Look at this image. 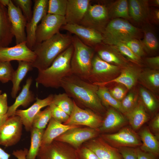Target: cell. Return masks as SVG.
<instances>
[{
	"label": "cell",
	"instance_id": "cell-41",
	"mask_svg": "<svg viewBox=\"0 0 159 159\" xmlns=\"http://www.w3.org/2000/svg\"><path fill=\"white\" fill-rule=\"evenodd\" d=\"M134 93L129 92L121 102V112L126 114L130 111L137 104V99Z\"/></svg>",
	"mask_w": 159,
	"mask_h": 159
},
{
	"label": "cell",
	"instance_id": "cell-35",
	"mask_svg": "<svg viewBox=\"0 0 159 159\" xmlns=\"http://www.w3.org/2000/svg\"><path fill=\"white\" fill-rule=\"evenodd\" d=\"M97 94L103 105L110 106L121 112V101L115 99L106 87L98 86Z\"/></svg>",
	"mask_w": 159,
	"mask_h": 159
},
{
	"label": "cell",
	"instance_id": "cell-18",
	"mask_svg": "<svg viewBox=\"0 0 159 159\" xmlns=\"http://www.w3.org/2000/svg\"><path fill=\"white\" fill-rule=\"evenodd\" d=\"M53 97V94H50L42 99L37 97L36 102L29 108L24 110H17L16 111L15 115L20 117L27 131H30L32 129V122L35 116L41 109L49 106L52 102Z\"/></svg>",
	"mask_w": 159,
	"mask_h": 159
},
{
	"label": "cell",
	"instance_id": "cell-19",
	"mask_svg": "<svg viewBox=\"0 0 159 159\" xmlns=\"http://www.w3.org/2000/svg\"><path fill=\"white\" fill-rule=\"evenodd\" d=\"M90 0H67L64 16L67 24H80L89 5Z\"/></svg>",
	"mask_w": 159,
	"mask_h": 159
},
{
	"label": "cell",
	"instance_id": "cell-51",
	"mask_svg": "<svg viewBox=\"0 0 159 159\" xmlns=\"http://www.w3.org/2000/svg\"><path fill=\"white\" fill-rule=\"evenodd\" d=\"M137 159H155L153 155L143 151L140 148H136Z\"/></svg>",
	"mask_w": 159,
	"mask_h": 159
},
{
	"label": "cell",
	"instance_id": "cell-7",
	"mask_svg": "<svg viewBox=\"0 0 159 159\" xmlns=\"http://www.w3.org/2000/svg\"><path fill=\"white\" fill-rule=\"evenodd\" d=\"M66 24L64 16L47 13L37 26L35 34V44L41 43L51 38L59 32L61 27Z\"/></svg>",
	"mask_w": 159,
	"mask_h": 159
},
{
	"label": "cell",
	"instance_id": "cell-58",
	"mask_svg": "<svg viewBox=\"0 0 159 159\" xmlns=\"http://www.w3.org/2000/svg\"><path fill=\"white\" fill-rule=\"evenodd\" d=\"M152 4L153 5L156 6H159V0H154L152 1Z\"/></svg>",
	"mask_w": 159,
	"mask_h": 159
},
{
	"label": "cell",
	"instance_id": "cell-49",
	"mask_svg": "<svg viewBox=\"0 0 159 159\" xmlns=\"http://www.w3.org/2000/svg\"><path fill=\"white\" fill-rule=\"evenodd\" d=\"M8 107L6 93H4L1 94L0 95V114L3 115L6 114Z\"/></svg>",
	"mask_w": 159,
	"mask_h": 159
},
{
	"label": "cell",
	"instance_id": "cell-21",
	"mask_svg": "<svg viewBox=\"0 0 159 159\" xmlns=\"http://www.w3.org/2000/svg\"><path fill=\"white\" fill-rule=\"evenodd\" d=\"M94 48L97 55L102 60L120 67H124L127 65V60L114 46L102 43Z\"/></svg>",
	"mask_w": 159,
	"mask_h": 159
},
{
	"label": "cell",
	"instance_id": "cell-24",
	"mask_svg": "<svg viewBox=\"0 0 159 159\" xmlns=\"http://www.w3.org/2000/svg\"><path fill=\"white\" fill-rule=\"evenodd\" d=\"M14 37L7 9L0 4V48L8 47Z\"/></svg>",
	"mask_w": 159,
	"mask_h": 159
},
{
	"label": "cell",
	"instance_id": "cell-34",
	"mask_svg": "<svg viewBox=\"0 0 159 159\" xmlns=\"http://www.w3.org/2000/svg\"><path fill=\"white\" fill-rule=\"evenodd\" d=\"M143 39L141 42L144 50L148 52L157 50L159 43L155 34L150 26L146 25L143 27Z\"/></svg>",
	"mask_w": 159,
	"mask_h": 159
},
{
	"label": "cell",
	"instance_id": "cell-26",
	"mask_svg": "<svg viewBox=\"0 0 159 159\" xmlns=\"http://www.w3.org/2000/svg\"><path fill=\"white\" fill-rule=\"evenodd\" d=\"M129 15L137 22L144 21L150 16L149 1L146 0H129L128 1Z\"/></svg>",
	"mask_w": 159,
	"mask_h": 159
},
{
	"label": "cell",
	"instance_id": "cell-56",
	"mask_svg": "<svg viewBox=\"0 0 159 159\" xmlns=\"http://www.w3.org/2000/svg\"><path fill=\"white\" fill-rule=\"evenodd\" d=\"M8 118L6 114L3 115L0 114V128L4 124Z\"/></svg>",
	"mask_w": 159,
	"mask_h": 159
},
{
	"label": "cell",
	"instance_id": "cell-11",
	"mask_svg": "<svg viewBox=\"0 0 159 159\" xmlns=\"http://www.w3.org/2000/svg\"><path fill=\"white\" fill-rule=\"evenodd\" d=\"M99 132L98 129L77 127L68 130L54 140L68 143L77 150L84 142L95 138Z\"/></svg>",
	"mask_w": 159,
	"mask_h": 159
},
{
	"label": "cell",
	"instance_id": "cell-40",
	"mask_svg": "<svg viewBox=\"0 0 159 159\" xmlns=\"http://www.w3.org/2000/svg\"><path fill=\"white\" fill-rule=\"evenodd\" d=\"M14 71L10 62L0 60V81L1 82L11 81Z\"/></svg>",
	"mask_w": 159,
	"mask_h": 159
},
{
	"label": "cell",
	"instance_id": "cell-37",
	"mask_svg": "<svg viewBox=\"0 0 159 159\" xmlns=\"http://www.w3.org/2000/svg\"><path fill=\"white\" fill-rule=\"evenodd\" d=\"M52 118L51 111L49 106L42 111H40L33 120L32 128L44 129Z\"/></svg>",
	"mask_w": 159,
	"mask_h": 159
},
{
	"label": "cell",
	"instance_id": "cell-20",
	"mask_svg": "<svg viewBox=\"0 0 159 159\" xmlns=\"http://www.w3.org/2000/svg\"><path fill=\"white\" fill-rule=\"evenodd\" d=\"M93 139L90 140L85 146L100 159H122L118 149L107 143L102 139Z\"/></svg>",
	"mask_w": 159,
	"mask_h": 159
},
{
	"label": "cell",
	"instance_id": "cell-50",
	"mask_svg": "<svg viewBox=\"0 0 159 159\" xmlns=\"http://www.w3.org/2000/svg\"><path fill=\"white\" fill-rule=\"evenodd\" d=\"M147 64L153 69L158 70L159 67V56H157L146 58Z\"/></svg>",
	"mask_w": 159,
	"mask_h": 159
},
{
	"label": "cell",
	"instance_id": "cell-10",
	"mask_svg": "<svg viewBox=\"0 0 159 159\" xmlns=\"http://www.w3.org/2000/svg\"><path fill=\"white\" fill-rule=\"evenodd\" d=\"M102 122L101 117L98 114L89 109L81 108L74 102L72 112L68 120L64 124L76 126L84 125L89 127L98 129Z\"/></svg>",
	"mask_w": 159,
	"mask_h": 159
},
{
	"label": "cell",
	"instance_id": "cell-15",
	"mask_svg": "<svg viewBox=\"0 0 159 159\" xmlns=\"http://www.w3.org/2000/svg\"><path fill=\"white\" fill-rule=\"evenodd\" d=\"M61 28L73 34L85 44L94 48L102 42V34L94 29L78 24H66Z\"/></svg>",
	"mask_w": 159,
	"mask_h": 159
},
{
	"label": "cell",
	"instance_id": "cell-36",
	"mask_svg": "<svg viewBox=\"0 0 159 159\" xmlns=\"http://www.w3.org/2000/svg\"><path fill=\"white\" fill-rule=\"evenodd\" d=\"M52 103L69 116L71 114L74 109V101L65 93L53 95Z\"/></svg>",
	"mask_w": 159,
	"mask_h": 159
},
{
	"label": "cell",
	"instance_id": "cell-54",
	"mask_svg": "<svg viewBox=\"0 0 159 159\" xmlns=\"http://www.w3.org/2000/svg\"><path fill=\"white\" fill-rule=\"evenodd\" d=\"M153 20L155 23H158L159 21V10L155 9L153 10L152 14Z\"/></svg>",
	"mask_w": 159,
	"mask_h": 159
},
{
	"label": "cell",
	"instance_id": "cell-13",
	"mask_svg": "<svg viewBox=\"0 0 159 159\" xmlns=\"http://www.w3.org/2000/svg\"><path fill=\"white\" fill-rule=\"evenodd\" d=\"M120 67L109 63L97 55L92 59V67L87 80L92 83H102L109 80L112 74L117 72Z\"/></svg>",
	"mask_w": 159,
	"mask_h": 159
},
{
	"label": "cell",
	"instance_id": "cell-47",
	"mask_svg": "<svg viewBox=\"0 0 159 159\" xmlns=\"http://www.w3.org/2000/svg\"><path fill=\"white\" fill-rule=\"evenodd\" d=\"M122 159H137L136 149L132 147H122L118 148Z\"/></svg>",
	"mask_w": 159,
	"mask_h": 159
},
{
	"label": "cell",
	"instance_id": "cell-1",
	"mask_svg": "<svg viewBox=\"0 0 159 159\" xmlns=\"http://www.w3.org/2000/svg\"><path fill=\"white\" fill-rule=\"evenodd\" d=\"M60 87L76 102L97 114L105 109L97 94L98 86L72 73L61 80Z\"/></svg>",
	"mask_w": 159,
	"mask_h": 159
},
{
	"label": "cell",
	"instance_id": "cell-48",
	"mask_svg": "<svg viewBox=\"0 0 159 159\" xmlns=\"http://www.w3.org/2000/svg\"><path fill=\"white\" fill-rule=\"evenodd\" d=\"M112 95L116 100L120 101L125 97L126 90L120 86H117L109 90Z\"/></svg>",
	"mask_w": 159,
	"mask_h": 159
},
{
	"label": "cell",
	"instance_id": "cell-44",
	"mask_svg": "<svg viewBox=\"0 0 159 159\" xmlns=\"http://www.w3.org/2000/svg\"><path fill=\"white\" fill-rule=\"evenodd\" d=\"M113 45L122 55L125 56L130 60L137 64L139 63L140 58L135 55L124 43L119 42Z\"/></svg>",
	"mask_w": 159,
	"mask_h": 159
},
{
	"label": "cell",
	"instance_id": "cell-53",
	"mask_svg": "<svg viewBox=\"0 0 159 159\" xmlns=\"http://www.w3.org/2000/svg\"><path fill=\"white\" fill-rule=\"evenodd\" d=\"M28 151V150L25 148L23 150H14L12 154L17 159H26V156Z\"/></svg>",
	"mask_w": 159,
	"mask_h": 159
},
{
	"label": "cell",
	"instance_id": "cell-39",
	"mask_svg": "<svg viewBox=\"0 0 159 159\" xmlns=\"http://www.w3.org/2000/svg\"><path fill=\"white\" fill-rule=\"evenodd\" d=\"M140 94L145 107L151 112L155 111L158 107L157 102L151 93L146 89L140 87Z\"/></svg>",
	"mask_w": 159,
	"mask_h": 159
},
{
	"label": "cell",
	"instance_id": "cell-29",
	"mask_svg": "<svg viewBox=\"0 0 159 159\" xmlns=\"http://www.w3.org/2000/svg\"><path fill=\"white\" fill-rule=\"evenodd\" d=\"M129 122L135 131L139 129L149 118L142 102L137 103L134 107L126 114Z\"/></svg>",
	"mask_w": 159,
	"mask_h": 159
},
{
	"label": "cell",
	"instance_id": "cell-6",
	"mask_svg": "<svg viewBox=\"0 0 159 159\" xmlns=\"http://www.w3.org/2000/svg\"><path fill=\"white\" fill-rule=\"evenodd\" d=\"M109 19L107 8L105 5L90 4L80 24L102 34L109 21Z\"/></svg>",
	"mask_w": 159,
	"mask_h": 159
},
{
	"label": "cell",
	"instance_id": "cell-55",
	"mask_svg": "<svg viewBox=\"0 0 159 159\" xmlns=\"http://www.w3.org/2000/svg\"><path fill=\"white\" fill-rule=\"evenodd\" d=\"M11 155L6 152L0 147V159H9Z\"/></svg>",
	"mask_w": 159,
	"mask_h": 159
},
{
	"label": "cell",
	"instance_id": "cell-3",
	"mask_svg": "<svg viewBox=\"0 0 159 159\" xmlns=\"http://www.w3.org/2000/svg\"><path fill=\"white\" fill-rule=\"evenodd\" d=\"M72 44L59 55L51 65L45 70L38 71L36 83L46 87L58 89L65 77L72 73L70 62L73 52Z\"/></svg>",
	"mask_w": 159,
	"mask_h": 159
},
{
	"label": "cell",
	"instance_id": "cell-9",
	"mask_svg": "<svg viewBox=\"0 0 159 159\" xmlns=\"http://www.w3.org/2000/svg\"><path fill=\"white\" fill-rule=\"evenodd\" d=\"M102 136L109 144L117 149L122 147L135 148L142 144L139 136L129 127H124L117 132L103 135Z\"/></svg>",
	"mask_w": 159,
	"mask_h": 159
},
{
	"label": "cell",
	"instance_id": "cell-17",
	"mask_svg": "<svg viewBox=\"0 0 159 159\" xmlns=\"http://www.w3.org/2000/svg\"><path fill=\"white\" fill-rule=\"evenodd\" d=\"M37 157V159H78L76 150L61 146L54 140L49 145L41 146Z\"/></svg>",
	"mask_w": 159,
	"mask_h": 159
},
{
	"label": "cell",
	"instance_id": "cell-42",
	"mask_svg": "<svg viewBox=\"0 0 159 159\" xmlns=\"http://www.w3.org/2000/svg\"><path fill=\"white\" fill-rule=\"evenodd\" d=\"M122 42L125 44L139 58L144 55V50L142 43L137 39H130Z\"/></svg>",
	"mask_w": 159,
	"mask_h": 159
},
{
	"label": "cell",
	"instance_id": "cell-45",
	"mask_svg": "<svg viewBox=\"0 0 159 159\" xmlns=\"http://www.w3.org/2000/svg\"><path fill=\"white\" fill-rule=\"evenodd\" d=\"M51 111L52 117L62 123L66 122L69 116L52 102L49 105Z\"/></svg>",
	"mask_w": 159,
	"mask_h": 159
},
{
	"label": "cell",
	"instance_id": "cell-23",
	"mask_svg": "<svg viewBox=\"0 0 159 159\" xmlns=\"http://www.w3.org/2000/svg\"><path fill=\"white\" fill-rule=\"evenodd\" d=\"M32 82V77H29L26 80L25 84L16 97L14 102L8 107L6 114L8 117L15 115V112L19 106H21L24 107H26L34 100V95L30 90Z\"/></svg>",
	"mask_w": 159,
	"mask_h": 159
},
{
	"label": "cell",
	"instance_id": "cell-59",
	"mask_svg": "<svg viewBox=\"0 0 159 159\" xmlns=\"http://www.w3.org/2000/svg\"><path fill=\"white\" fill-rule=\"evenodd\" d=\"M2 93V91L1 90H0V95Z\"/></svg>",
	"mask_w": 159,
	"mask_h": 159
},
{
	"label": "cell",
	"instance_id": "cell-27",
	"mask_svg": "<svg viewBox=\"0 0 159 159\" xmlns=\"http://www.w3.org/2000/svg\"><path fill=\"white\" fill-rule=\"evenodd\" d=\"M126 120L122 115L115 109L111 108L107 111L98 129L100 132H106L113 131L124 126Z\"/></svg>",
	"mask_w": 159,
	"mask_h": 159
},
{
	"label": "cell",
	"instance_id": "cell-52",
	"mask_svg": "<svg viewBox=\"0 0 159 159\" xmlns=\"http://www.w3.org/2000/svg\"><path fill=\"white\" fill-rule=\"evenodd\" d=\"M150 125L152 130L158 135L159 132V114H157L152 120Z\"/></svg>",
	"mask_w": 159,
	"mask_h": 159
},
{
	"label": "cell",
	"instance_id": "cell-33",
	"mask_svg": "<svg viewBox=\"0 0 159 159\" xmlns=\"http://www.w3.org/2000/svg\"><path fill=\"white\" fill-rule=\"evenodd\" d=\"M107 9L109 18H130L129 14L128 2L127 0L116 1Z\"/></svg>",
	"mask_w": 159,
	"mask_h": 159
},
{
	"label": "cell",
	"instance_id": "cell-12",
	"mask_svg": "<svg viewBox=\"0 0 159 159\" xmlns=\"http://www.w3.org/2000/svg\"><path fill=\"white\" fill-rule=\"evenodd\" d=\"M49 0H35L33 14L26 26V44L32 49L36 43L35 34L38 23L47 13Z\"/></svg>",
	"mask_w": 159,
	"mask_h": 159
},
{
	"label": "cell",
	"instance_id": "cell-46",
	"mask_svg": "<svg viewBox=\"0 0 159 159\" xmlns=\"http://www.w3.org/2000/svg\"><path fill=\"white\" fill-rule=\"evenodd\" d=\"M78 159H100L90 150L85 146L76 150Z\"/></svg>",
	"mask_w": 159,
	"mask_h": 159
},
{
	"label": "cell",
	"instance_id": "cell-57",
	"mask_svg": "<svg viewBox=\"0 0 159 159\" xmlns=\"http://www.w3.org/2000/svg\"><path fill=\"white\" fill-rule=\"evenodd\" d=\"M10 0H0V4L6 7L9 5Z\"/></svg>",
	"mask_w": 159,
	"mask_h": 159
},
{
	"label": "cell",
	"instance_id": "cell-16",
	"mask_svg": "<svg viewBox=\"0 0 159 159\" xmlns=\"http://www.w3.org/2000/svg\"><path fill=\"white\" fill-rule=\"evenodd\" d=\"M36 55L27 46L26 42L11 47L0 48V60L10 62L13 60L24 61L32 63Z\"/></svg>",
	"mask_w": 159,
	"mask_h": 159
},
{
	"label": "cell",
	"instance_id": "cell-43",
	"mask_svg": "<svg viewBox=\"0 0 159 159\" xmlns=\"http://www.w3.org/2000/svg\"><path fill=\"white\" fill-rule=\"evenodd\" d=\"M13 2L18 6L25 17L27 22L29 21L32 16V1L31 0H14Z\"/></svg>",
	"mask_w": 159,
	"mask_h": 159
},
{
	"label": "cell",
	"instance_id": "cell-25",
	"mask_svg": "<svg viewBox=\"0 0 159 159\" xmlns=\"http://www.w3.org/2000/svg\"><path fill=\"white\" fill-rule=\"evenodd\" d=\"M77 127L78 126L63 124L52 117L44 132L41 146L49 145L56 138L68 130Z\"/></svg>",
	"mask_w": 159,
	"mask_h": 159
},
{
	"label": "cell",
	"instance_id": "cell-28",
	"mask_svg": "<svg viewBox=\"0 0 159 159\" xmlns=\"http://www.w3.org/2000/svg\"><path fill=\"white\" fill-rule=\"evenodd\" d=\"M139 136L142 141L140 148L145 152L151 153L156 157L159 154V143L156 137L148 127L140 131Z\"/></svg>",
	"mask_w": 159,
	"mask_h": 159
},
{
	"label": "cell",
	"instance_id": "cell-4",
	"mask_svg": "<svg viewBox=\"0 0 159 159\" xmlns=\"http://www.w3.org/2000/svg\"><path fill=\"white\" fill-rule=\"evenodd\" d=\"M72 44L74 50L70 62L71 72L87 80L95 52L94 48L85 44L74 35Z\"/></svg>",
	"mask_w": 159,
	"mask_h": 159
},
{
	"label": "cell",
	"instance_id": "cell-8",
	"mask_svg": "<svg viewBox=\"0 0 159 159\" xmlns=\"http://www.w3.org/2000/svg\"><path fill=\"white\" fill-rule=\"evenodd\" d=\"M23 125L18 116L9 117L0 128V145L8 147L18 143L22 134Z\"/></svg>",
	"mask_w": 159,
	"mask_h": 159
},
{
	"label": "cell",
	"instance_id": "cell-22",
	"mask_svg": "<svg viewBox=\"0 0 159 159\" xmlns=\"http://www.w3.org/2000/svg\"><path fill=\"white\" fill-rule=\"evenodd\" d=\"M134 66L128 65L124 67L120 75L117 77L102 83H93L98 86H105L109 84L116 82L123 85L128 89H131L138 80L140 72Z\"/></svg>",
	"mask_w": 159,
	"mask_h": 159
},
{
	"label": "cell",
	"instance_id": "cell-32",
	"mask_svg": "<svg viewBox=\"0 0 159 159\" xmlns=\"http://www.w3.org/2000/svg\"><path fill=\"white\" fill-rule=\"evenodd\" d=\"M45 130L32 128L31 144L26 156V159H36L41 147L42 139Z\"/></svg>",
	"mask_w": 159,
	"mask_h": 159
},
{
	"label": "cell",
	"instance_id": "cell-14",
	"mask_svg": "<svg viewBox=\"0 0 159 159\" xmlns=\"http://www.w3.org/2000/svg\"><path fill=\"white\" fill-rule=\"evenodd\" d=\"M7 11L16 44L26 42L25 30L27 21L21 10L14 4L12 0H10Z\"/></svg>",
	"mask_w": 159,
	"mask_h": 159
},
{
	"label": "cell",
	"instance_id": "cell-31",
	"mask_svg": "<svg viewBox=\"0 0 159 159\" xmlns=\"http://www.w3.org/2000/svg\"><path fill=\"white\" fill-rule=\"evenodd\" d=\"M147 88L154 92L159 89V72L157 69H146L139 75L138 80Z\"/></svg>",
	"mask_w": 159,
	"mask_h": 159
},
{
	"label": "cell",
	"instance_id": "cell-38",
	"mask_svg": "<svg viewBox=\"0 0 159 159\" xmlns=\"http://www.w3.org/2000/svg\"><path fill=\"white\" fill-rule=\"evenodd\" d=\"M67 0H49L47 13L64 16Z\"/></svg>",
	"mask_w": 159,
	"mask_h": 159
},
{
	"label": "cell",
	"instance_id": "cell-30",
	"mask_svg": "<svg viewBox=\"0 0 159 159\" xmlns=\"http://www.w3.org/2000/svg\"><path fill=\"white\" fill-rule=\"evenodd\" d=\"M17 68L15 70L11 81L12 87L11 94L13 98H15L20 89L21 82L25 77L28 72L32 70V67L31 63L24 61H18Z\"/></svg>",
	"mask_w": 159,
	"mask_h": 159
},
{
	"label": "cell",
	"instance_id": "cell-2",
	"mask_svg": "<svg viewBox=\"0 0 159 159\" xmlns=\"http://www.w3.org/2000/svg\"><path fill=\"white\" fill-rule=\"evenodd\" d=\"M73 36L69 33L60 32L41 43H36L32 50L36 57L31 63L38 71L45 69L52 64L56 57L72 44Z\"/></svg>",
	"mask_w": 159,
	"mask_h": 159
},
{
	"label": "cell",
	"instance_id": "cell-5",
	"mask_svg": "<svg viewBox=\"0 0 159 159\" xmlns=\"http://www.w3.org/2000/svg\"><path fill=\"white\" fill-rule=\"evenodd\" d=\"M140 31L127 21L122 18H115L109 21L102 33V43L113 45L133 38L137 39Z\"/></svg>",
	"mask_w": 159,
	"mask_h": 159
}]
</instances>
